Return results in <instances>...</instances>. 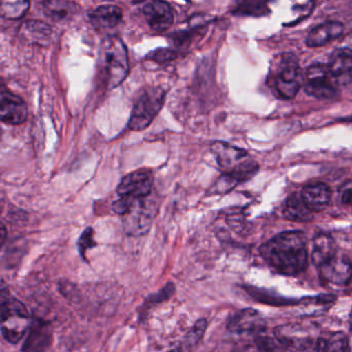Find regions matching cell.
Segmentation results:
<instances>
[{
	"instance_id": "6da1fadb",
	"label": "cell",
	"mask_w": 352,
	"mask_h": 352,
	"mask_svg": "<svg viewBox=\"0 0 352 352\" xmlns=\"http://www.w3.org/2000/svg\"><path fill=\"white\" fill-rule=\"evenodd\" d=\"M262 258L281 274H300L307 269L309 256L306 238L301 232H284L260 248Z\"/></svg>"
},
{
	"instance_id": "7a4b0ae2",
	"label": "cell",
	"mask_w": 352,
	"mask_h": 352,
	"mask_svg": "<svg viewBox=\"0 0 352 352\" xmlns=\"http://www.w3.org/2000/svg\"><path fill=\"white\" fill-rule=\"evenodd\" d=\"M271 80L280 98H295L303 82L297 57L289 53L276 56L271 67Z\"/></svg>"
},
{
	"instance_id": "3957f363",
	"label": "cell",
	"mask_w": 352,
	"mask_h": 352,
	"mask_svg": "<svg viewBox=\"0 0 352 352\" xmlns=\"http://www.w3.org/2000/svg\"><path fill=\"white\" fill-rule=\"evenodd\" d=\"M99 55L107 88L119 86L125 80L130 70L125 45L118 37H109L101 43Z\"/></svg>"
},
{
	"instance_id": "277c9868",
	"label": "cell",
	"mask_w": 352,
	"mask_h": 352,
	"mask_svg": "<svg viewBox=\"0 0 352 352\" xmlns=\"http://www.w3.org/2000/svg\"><path fill=\"white\" fill-rule=\"evenodd\" d=\"M211 151L225 173L235 176L241 182L249 179L258 170V165L250 158L247 152L237 146L216 142L211 146Z\"/></svg>"
},
{
	"instance_id": "5b68a950",
	"label": "cell",
	"mask_w": 352,
	"mask_h": 352,
	"mask_svg": "<svg viewBox=\"0 0 352 352\" xmlns=\"http://www.w3.org/2000/svg\"><path fill=\"white\" fill-rule=\"evenodd\" d=\"M1 335L8 342L17 344L28 333L29 314L22 302L1 293Z\"/></svg>"
},
{
	"instance_id": "8992f818",
	"label": "cell",
	"mask_w": 352,
	"mask_h": 352,
	"mask_svg": "<svg viewBox=\"0 0 352 352\" xmlns=\"http://www.w3.org/2000/svg\"><path fill=\"white\" fill-rule=\"evenodd\" d=\"M165 94L161 89H148L134 103L128 121L132 131H142L151 125L165 103Z\"/></svg>"
},
{
	"instance_id": "52a82bcc",
	"label": "cell",
	"mask_w": 352,
	"mask_h": 352,
	"mask_svg": "<svg viewBox=\"0 0 352 352\" xmlns=\"http://www.w3.org/2000/svg\"><path fill=\"white\" fill-rule=\"evenodd\" d=\"M150 196L136 200L123 215L124 231L127 235L142 236L150 230L158 210L156 201Z\"/></svg>"
},
{
	"instance_id": "ba28073f",
	"label": "cell",
	"mask_w": 352,
	"mask_h": 352,
	"mask_svg": "<svg viewBox=\"0 0 352 352\" xmlns=\"http://www.w3.org/2000/svg\"><path fill=\"white\" fill-rule=\"evenodd\" d=\"M305 91L320 99H331L337 94V86L331 78L328 65L313 64L305 74Z\"/></svg>"
},
{
	"instance_id": "9c48e42d",
	"label": "cell",
	"mask_w": 352,
	"mask_h": 352,
	"mask_svg": "<svg viewBox=\"0 0 352 352\" xmlns=\"http://www.w3.org/2000/svg\"><path fill=\"white\" fill-rule=\"evenodd\" d=\"M154 178L151 171L136 170L122 178L117 188V192L122 198L134 202L147 198L152 194Z\"/></svg>"
},
{
	"instance_id": "30bf717a",
	"label": "cell",
	"mask_w": 352,
	"mask_h": 352,
	"mask_svg": "<svg viewBox=\"0 0 352 352\" xmlns=\"http://www.w3.org/2000/svg\"><path fill=\"white\" fill-rule=\"evenodd\" d=\"M0 117L3 123L14 126L24 123L28 117L26 103L4 87L0 94Z\"/></svg>"
},
{
	"instance_id": "8fae6325",
	"label": "cell",
	"mask_w": 352,
	"mask_h": 352,
	"mask_svg": "<svg viewBox=\"0 0 352 352\" xmlns=\"http://www.w3.org/2000/svg\"><path fill=\"white\" fill-rule=\"evenodd\" d=\"M53 342V329L45 320L35 318L23 343V352H45Z\"/></svg>"
},
{
	"instance_id": "7c38bea8",
	"label": "cell",
	"mask_w": 352,
	"mask_h": 352,
	"mask_svg": "<svg viewBox=\"0 0 352 352\" xmlns=\"http://www.w3.org/2000/svg\"><path fill=\"white\" fill-rule=\"evenodd\" d=\"M320 276L329 285L345 287L352 279V262L344 256H337L320 267Z\"/></svg>"
},
{
	"instance_id": "4fadbf2b",
	"label": "cell",
	"mask_w": 352,
	"mask_h": 352,
	"mask_svg": "<svg viewBox=\"0 0 352 352\" xmlns=\"http://www.w3.org/2000/svg\"><path fill=\"white\" fill-rule=\"evenodd\" d=\"M329 72L333 82L339 86L352 84V51L338 49L333 52L329 60Z\"/></svg>"
},
{
	"instance_id": "5bb4252c",
	"label": "cell",
	"mask_w": 352,
	"mask_h": 352,
	"mask_svg": "<svg viewBox=\"0 0 352 352\" xmlns=\"http://www.w3.org/2000/svg\"><path fill=\"white\" fill-rule=\"evenodd\" d=\"M265 320L258 310L252 308L240 310L229 320L227 329L229 332L235 334H245V333H258L264 331Z\"/></svg>"
},
{
	"instance_id": "9a60e30c",
	"label": "cell",
	"mask_w": 352,
	"mask_h": 352,
	"mask_svg": "<svg viewBox=\"0 0 352 352\" xmlns=\"http://www.w3.org/2000/svg\"><path fill=\"white\" fill-rule=\"evenodd\" d=\"M144 14L151 28L165 31L173 25L174 12L171 6L163 0H153L144 8Z\"/></svg>"
},
{
	"instance_id": "2e32d148",
	"label": "cell",
	"mask_w": 352,
	"mask_h": 352,
	"mask_svg": "<svg viewBox=\"0 0 352 352\" xmlns=\"http://www.w3.org/2000/svg\"><path fill=\"white\" fill-rule=\"evenodd\" d=\"M301 196L310 210L313 212H320L324 210L330 204L332 190L328 184L324 182H316V184L306 186L302 190Z\"/></svg>"
},
{
	"instance_id": "e0dca14e",
	"label": "cell",
	"mask_w": 352,
	"mask_h": 352,
	"mask_svg": "<svg viewBox=\"0 0 352 352\" xmlns=\"http://www.w3.org/2000/svg\"><path fill=\"white\" fill-rule=\"evenodd\" d=\"M344 32V25L336 21L324 23L314 27L308 33L306 43L310 47H322L331 41L338 38Z\"/></svg>"
},
{
	"instance_id": "ac0fdd59",
	"label": "cell",
	"mask_w": 352,
	"mask_h": 352,
	"mask_svg": "<svg viewBox=\"0 0 352 352\" xmlns=\"http://www.w3.org/2000/svg\"><path fill=\"white\" fill-rule=\"evenodd\" d=\"M90 21L95 28L109 30L115 28L122 20V10L116 6H101L90 12Z\"/></svg>"
},
{
	"instance_id": "d6986e66",
	"label": "cell",
	"mask_w": 352,
	"mask_h": 352,
	"mask_svg": "<svg viewBox=\"0 0 352 352\" xmlns=\"http://www.w3.org/2000/svg\"><path fill=\"white\" fill-rule=\"evenodd\" d=\"M335 256H336V243L330 235L320 234L314 238L311 258L315 266L320 268Z\"/></svg>"
},
{
	"instance_id": "ffe728a7",
	"label": "cell",
	"mask_w": 352,
	"mask_h": 352,
	"mask_svg": "<svg viewBox=\"0 0 352 352\" xmlns=\"http://www.w3.org/2000/svg\"><path fill=\"white\" fill-rule=\"evenodd\" d=\"M76 4L68 0H45L43 2V14L54 22L70 20L76 14Z\"/></svg>"
},
{
	"instance_id": "44dd1931",
	"label": "cell",
	"mask_w": 352,
	"mask_h": 352,
	"mask_svg": "<svg viewBox=\"0 0 352 352\" xmlns=\"http://www.w3.org/2000/svg\"><path fill=\"white\" fill-rule=\"evenodd\" d=\"M284 214L287 219L298 223H306L313 219V211L308 208L301 195L293 194L287 199Z\"/></svg>"
},
{
	"instance_id": "7402d4cb",
	"label": "cell",
	"mask_w": 352,
	"mask_h": 352,
	"mask_svg": "<svg viewBox=\"0 0 352 352\" xmlns=\"http://www.w3.org/2000/svg\"><path fill=\"white\" fill-rule=\"evenodd\" d=\"M275 336L284 346L297 349L301 343L310 338L306 329L297 324H287L281 326L275 330Z\"/></svg>"
},
{
	"instance_id": "603a6c76",
	"label": "cell",
	"mask_w": 352,
	"mask_h": 352,
	"mask_svg": "<svg viewBox=\"0 0 352 352\" xmlns=\"http://www.w3.org/2000/svg\"><path fill=\"white\" fill-rule=\"evenodd\" d=\"M207 327H208V322L206 320L203 318V320H198L194 327L188 331L187 334L184 336L181 343L169 352H194L196 351L206 333Z\"/></svg>"
},
{
	"instance_id": "cb8c5ba5",
	"label": "cell",
	"mask_w": 352,
	"mask_h": 352,
	"mask_svg": "<svg viewBox=\"0 0 352 352\" xmlns=\"http://www.w3.org/2000/svg\"><path fill=\"white\" fill-rule=\"evenodd\" d=\"M23 36L30 39L32 43H37L43 45L47 43L51 36V28L45 23L37 22V21H29L24 23L22 27Z\"/></svg>"
},
{
	"instance_id": "d4e9b609",
	"label": "cell",
	"mask_w": 352,
	"mask_h": 352,
	"mask_svg": "<svg viewBox=\"0 0 352 352\" xmlns=\"http://www.w3.org/2000/svg\"><path fill=\"white\" fill-rule=\"evenodd\" d=\"M29 6V0H0V14L8 20H17L26 14Z\"/></svg>"
},
{
	"instance_id": "484cf974",
	"label": "cell",
	"mask_w": 352,
	"mask_h": 352,
	"mask_svg": "<svg viewBox=\"0 0 352 352\" xmlns=\"http://www.w3.org/2000/svg\"><path fill=\"white\" fill-rule=\"evenodd\" d=\"M174 293H175V285L169 283L163 289H161V291L157 292L156 294L149 296L146 301L144 302V305L141 308V316L146 314L151 308L154 307L157 304L167 301L174 295Z\"/></svg>"
},
{
	"instance_id": "4316f807",
	"label": "cell",
	"mask_w": 352,
	"mask_h": 352,
	"mask_svg": "<svg viewBox=\"0 0 352 352\" xmlns=\"http://www.w3.org/2000/svg\"><path fill=\"white\" fill-rule=\"evenodd\" d=\"M256 344L260 352H284V345L276 336H270L265 331L256 334Z\"/></svg>"
},
{
	"instance_id": "83f0119b",
	"label": "cell",
	"mask_w": 352,
	"mask_h": 352,
	"mask_svg": "<svg viewBox=\"0 0 352 352\" xmlns=\"http://www.w3.org/2000/svg\"><path fill=\"white\" fill-rule=\"evenodd\" d=\"M236 10L238 14L260 16L267 12L264 0H236Z\"/></svg>"
},
{
	"instance_id": "f1b7e54d",
	"label": "cell",
	"mask_w": 352,
	"mask_h": 352,
	"mask_svg": "<svg viewBox=\"0 0 352 352\" xmlns=\"http://www.w3.org/2000/svg\"><path fill=\"white\" fill-rule=\"evenodd\" d=\"M327 352H351L349 340L344 333H335L327 340Z\"/></svg>"
},
{
	"instance_id": "f546056e",
	"label": "cell",
	"mask_w": 352,
	"mask_h": 352,
	"mask_svg": "<svg viewBox=\"0 0 352 352\" xmlns=\"http://www.w3.org/2000/svg\"><path fill=\"white\" fill-rule=\"evenodd\" d=\"M295 349L296 352H327V340L310 337Z\"/></svg>"
},
{
	"instance_id": "4dcf8cb0",
	"label": "cell",
	"mask_w": 352,
	"mask_h": 352,
	"mask_svg": "<svg viewBox=\"0 0 352 352\" xmlns=\"http://www.w3.org/2000/svg\"><path fill=\"white\" fill-rule=\"evenodd\" d=\"M95 245H96V242L94 240V231H93L92 228H87L83 232L78 241V248L81 256L84 258H86L85 254H86L87 250L94 248Z\"/></svg>"
},
{
	"instance_id": "1f68e13d",
	"label": "cell",
	"mask_w": 352,
	"mask_h": 352,
	"mask_svg": "<svg viewBox=\"0 0 352 352\" xmlns=\"http://www.w3.org/2000/svg\"><path fill=\"white\" fill-rule=\"evenodd\" d=\"M176 54L169 50H161V51L155 52L154 57L153 59L158 62H167L169 60H173L175 58Z\"/></svg>"
},
{
	"instance_id": "d6a6232c",
	"label": "cell",
	"mask_w": 352,
	"mask_h": 352,
	"mask_svg": "<svg viewBox=\"0 0 352 352\" xmlns=\"http://www.w3.org/2000/svg\"><path fill=\"white\" fill-rule=\"evenodd\" d=\"M342 202L344 204L352 205V188H349L343 192Z\"/></svg>"
},
{
	"instance_id": "836d02e7",
	"label": "cell",
	"mask_w": 352,
	"mask_h": 352,
	"mask_svg": "<svg viewBox=\"0 0 352 352\" xmlns=\"http://www.w3.org/2000/svg\"><path fill=\"white\" fill-rule=\"evenodd\" d=\"M4 238H6V229H4V226H1V244L3 245L4 243Z\"/></svg>"
},
{
	"instance_id": "e575fe53",
	"label": "cell",
	"mask_w": 352,
	"mask_h": 352,
	"mask_svg": "<svg viewBox=\"0 0 352 352\" xmlns=\"http://www.w3.org/2000/svg\"><path fill=\"white\" fill-rule=\"evenodd\" d=\"M242 352H260L258 351V347L256 349H253V347H247V349H244Z\"/></svg>"
},
{
	"instance_id": "d590c367",
	"label": "cell",
	"mask_w": 352,
	"mask_h": 352,
	"mask_svg": "<svg viewBox=\"0 0 352 352\" xmlns=\"http://www.w3.org/2000/svg\"><path fill=\"white\" fill-rule=\"evenodd\" d=\"M132 2H134V3H140V2H143V1H145V0H132Z\"/></svg>"
},
{
	"instance_id": "8d00e7d4",
	"label": "cell",
	"mask_w": 352,
	"mask_h": 352,
	"mask_svg": "<svg viewBox=\"0 0 352 352\" xmlns=\"http://www.w3.org/2000/svg\"><path fill=\"white\" fill-rule=\"evenodd\" d=\"M351 324H352V309H351Z\"/></svg>"
}]
</instances>
